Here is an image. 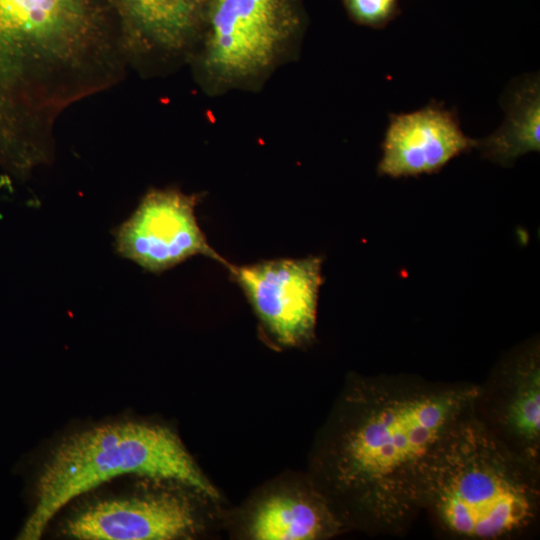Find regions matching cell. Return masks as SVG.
<instances>
[{
	"label": "cell",
	"mask_w": 540,
	"mask_h": 540,
	"mask_svg": "<svg viewBox=\"0 0 540 540\" xmlns=\"http://www.w3.org/2000/svg\"><path fill=\"white\" fill-rule=\"evenodd\" d=\"M476 145L461 129L457 111L431 100L418 110L389 115L377 173L391 178L438 173Z\"/></svg>",
	"instance_id": "obj_8"
},
{
	"label": "cell",
	"mask_w": 540,
	"mask_h": 540,
	"mask_svg": "<svg viewBox=\"0 0 540 540\" xmlns=\"http://www.w3.org/2000/svg\"><path fill=\"white\" fill-rule=\"evenodd\" d=\"M478 392L415 375H351L315 445L311 484L346 528L406 533L439 441Z\"/></svg>",
	"instance_id": "obj_1"
},
{
	"label": "cell",
	"mask_w": 540,
	"mask_h": 540,
	"mask_svg": "<svg viewBox=\"0 0 540 540\" xmlns=\"http://www.w3.org/2000/svg\"><path fill=\"white\" fill-rule=\"evenodd\" d=\"M198 195L176 189H152L134 212L113 229L116 253L145 271L160 274L185 260L203 255L229 262L208 243L195 216Z\"/></svg>",
	"instance_id": "obj_5"
},
{
	"label": "cell",
	"mask_w": 540,
	"mask_h": 540,
	"mask_svg": "<svg viewBox=\"0 0 540 540\" xmlns=\"http://www.w3.org/2000/svg\"><path fill=\"white\" fill-rule=\"evenodd\" d=\"M202 69L214 89L259 79L283 56L301 19L292 0H208Z\"/></svg>",
	"instance_id": "obj_4"
},
{
	"label": "cell",
	"mask_w": 540,
	"mask_h": 540,
	"mask_svg": "<svg viewBox=\"0 0 540 540\" xmlns=\"http://www.w3.org/2000/svg\"><path fill=\"white\" fill-rule=\"evenodd\" d=\"M128 27L165 47H181L193 33L199 10L190 0H117Z\"/></svg>",
	"instance_id": "obj_13"
},
{
	"label": "cell",
	"mask_w": 540,
	"mask_h": 540,
	"mask_svg": "<svg viewBox=\"0 0 540 540\" xmlns=\"http://www.w3.org/2000/svg\"><path fill=\"white\" fill-rule=\"evenodd\" d=\"M346 527L310 483L305 491L270 495L255 508L249 534L259 540H312L334 536Z\"/></svg>",
	"instance_id": "obj_11"
},
{
	"label": "cell",
	"mask_w": 540,
	"mask_h": 540,
	"mask_svg": "<svg viewBox=\"0 0 540 540\" xmlns=\"http://www.w3.org/2000/svg\"><path fill=\"white\" fill-rule=\"evenodd\" d=\"M190 1L199 11L201 7L208 2V0H190Z\"/></svg>",
	"instance_id": "obj_15"
},
{
	"label": "cell",
	"mask_w": 540,
	"mask_h": 540,
	"mask_svg": "<svg viewBox=\"0 0 540 540\" xmlns=\"http://www.w3.org/2000/svg\"><path fill=\"white\" fill-rule=\"evenodd\" d=\"M113 0H0V52L39 48L98 20Z\"/></svg>",
	"instance_id": "obj_10"
},
{
	"label": "cell",
	"mask_w": 540,
	"mask_h": 540,
	"mask_svg": "<svg viewBox=\"0 0 540 540\" xmlns=\"http://www.w3.org/2000/svg\"><path fill=\"white\" fill-rule=\"evenodd\" d=\"M195 527L188 499L162 492L88 505L68 519L65 531L83 540H168L188 536Z\"/></svg>",
	"instance_id": "obj_9"
},
{
	"label": "cell",
	"mask_w": 540,
	"mask_h": 540,
	"mask_svg": "<svg viewBox=\"0 0 540 540\" xmlns=\"http://www.w3.org/2000/svg\"><path fill=\"white\" fill-rule=\"evenodd\" d=\"M421 509L447 538L520 537L538 521L540 465L513 452L471 410L439 441Z\"/></svg>",
	"instance_id": "obj_2"
},
{
	"label": "cell",
	"mask_w": 540,
	"mask_h": 540,
	"mask_svg": "<svg viewBox=\"0 0 540 540\" xmlns=\"http://www.w3.org/2000/svg\"><path fill=\"white\" fill-rule=\"evenodd\" d=\"M125 474L174 481L206 497H218L170 429L140 422L98 425L67 436L51 452L37 480L34 508L18 538L38 540L68 502Z\"/></svg>",
	"instance_id": "obj_3"
},
{
	"label": "cell",
	"mask_w": 540,
	"mask_h": 540,
	"mask_svg": "<svg viewBox=\"0 0 540 540\" xmlns=\"http://www.w3.org/2000/svg\"><path fill=\"white\" fill-rule=\"evenodd\" d=\"M350 18L359 25L382 29L401 14L400 0H343Z\"/></svg>",
	"instance_id": "obj_14"
},
{
	"label": "cell",
	"mask_w": 540,
	"mask_h": 540,
	"mask_svg": "<svg viewBox=\"0 0 540 540\" xmlns=\"http://www.w3.org/2000/svg\"><path fill=\"white\" fill-rule=\"evenodd\" d=\"M472 413L508 448L540 465V346L534 337L507 352L479 384Z\"/></svg>",
	"instance_id": "obj_7"
},
{
	"label": "cell",
	"mask_w": 540,
	"mask_h": 540,
	"mask_svg": "<svg viewBox=\"0 0 540 540\" xmlns=\"http://www.w3.org/2000/svg\"><path fill=\"white\" fill-rule=\"evenodd\" d=\"M322 258H278L227 267L256 316L283 346H301L314 337Z\"/></svg>",
	"instance_id": "obj_6"
},
{
	"label": "cell",
	"mask_w": 540,
	"mask_h": 540,
	"mask_svg": "<svg viewBox=\"0 0 540 540\" xmlns=\"http://www.w3.org/2000/svg\"><path fill=\"white\" fill-rule=\"evenodd\" d=\"M506 117L492 134L477 139L482 156L511 167L521 156L540 150V82L538 74L518 78L502 99Z\"/></svg>",
	"instance_id": "obj_12"
}]
</instances>
